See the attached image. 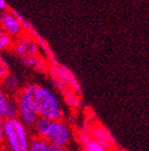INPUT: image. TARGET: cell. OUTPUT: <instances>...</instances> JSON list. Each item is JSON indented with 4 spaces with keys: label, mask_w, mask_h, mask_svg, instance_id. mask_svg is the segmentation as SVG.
Wrapping results in <instances>:
<instances>
[{
    "label": "cell",
    "mask_w": 149,
    "mask_h": 151,
    "mask_svg": "<svg viewBox=\"0 0 149 151\" xmlns=\"http://www.w3.org/2000/svg\"><path fill=\"white\" fill-rule=\"evenodd\" d=\"M22 90L39 116L50 121H61L64 119L65 111L57 96L49 88L42 85L29 83L22 86Z\"/></svg>",
    "instance_id": "obj_1"
},
{
    "label": "cell",
    "mask_w": 149,
    "mask_h": 151,
    "mask_svg": "<svg viewBox=\"0 0 149 151\" xmlns=\"http://www.w3.org/2000/svg\"><path fill=\"white\" fill-rule=\"evenodd\" d=\"M31 139L28 127L20 119H5L4 146L1 151H29Z\"/></svg>",
    "instance_id": "obj_2"
},
{
    "label": "cell",
    "mask_w": 149,
    "mask_h": 151,
    "mask_svg": "<svg viewBox=\"0 0 149 151\" xmlns=\"http://www.w3.org/2000/svg\"><path fill=\"white\" fill-rule=\"evenodd\" d=\"M12 52L22 59L40 54V43L35 34L24 33L20 37L15 39Z\"/></svg>",
    "instance_id": "obj_3"
},
{
    "label": "cell",
    "mask_w": 149,
    "mask_h": 151,
    "mask_svg": "<svg viewBox=\"0 0 149 151\" xmlns=\"http://www.w3.org/2000/svg\"><path fill=\"white\" fill-rule=\"evenodd\" d=\"M45 139L49 144L68 147L72 141V131L64 120L52 121L49 133Z\"/></svg>",
    "instance_id": "obj_4"
},
{
    "label": "cell",
    "mask_w": 149,
    "mask_h": 151,
    "mask_svg": "<svg viewBox=\"0 0 149 151\" xmlns=\"http://www.w3.org/2000/svg\"><path fill=\"white\" fill-rule=\"evenodd\" d=\"M15 100H16L17 105H18V111H19L18 118L25 124V126L33 129L35 122H37L40 116H39V113L37 112V110L33 108V106L31 104V102L28 101V99L26 98L22 88L15 96Z\"/></svg>",
    "instance_id": "obj_5"
},
{
    "label": "cell",
    "mask_w": 149,
    "mask_h": 151,
    "mask_svg": "<svg viewBox=\"0 0 149 151\" xmlns=\"http://www.w3.org/2000/svg\"><path fill=\"white\" fill-rule=\"evenodd\" d=\"M0 28L4 31L14 39H17L25 33V28L20 21L19 14L13 9H7L5 12L0 13Z\"/></svg>",
    "instance_id": "obj_6"
},
{
    "label": "cell",
    "mask_w": 149,
    "mask_h": 151,
    "mask_svg": "<svg viewBox=\"0 0 149 151\" xmlns=\"http://www.w3.org/2000/svg\"><path fill=\"white\" fill-rule=\"evenodd\" d=\"M89 133H90V135L94 139L99 142L100 144H102L103 146H105L107 149H110V150L111 149H114L116 147V141H115L112 133L104 126L100 125V124L93 126V128L89 131Z\"/></svg>",
    "instance_id": "obj_7"
},
{
    "label": "cell",
    "mask_w": 149,
    "mask_h": 151,
    "mask_svg": "<svg viewBox=\"0 0 149 151\" xmlns=\"http://www.w3.org/2000/svg\"><path fill=\"white\" fill-rule=\"evenodd\" d=\"M77 139H78L79 143L82 145V148H84L87 151H110V149H107L99 142L94 139L90 135V133L84 130L78 132Z\"/></svg>",
    "instance_id": "obj_8"
},
{
    "label": "cell",
    "mask_w": 149,
    "mask_h": 151,
    "mask_svg": "<svg viewBox=\"0 0 149 151\" xmlns=\"http://www.w3.org/2000/svg\"><path fill=\"white\" fill-rule=\"evenodd\" d=\"M0 85H1V87L4 90L5 93L9 97H15L22 88L20 86V81H19L18 77L12 73L0 83Z\"/></svg>",
    "instance_id": "obj_9"
},
{
    "label": "cell",
    "mask_w": 149,
    "mask_h": 151,
    "mask_svg": "<svg viewBox=\"0 0 149 151\" xmlns=\"http://www.w3.org/2000/svg\"><path fill=\"white\" fill-rule=\"evenodd\" d=\"M23 65L31 69H35L38 71H47L49 69V65L47 64L46 60L41 55H35L28 58H22L20 59Z\"/></svg>",
    "instance_id": "obj_10"
},
{
    "label": "cell",
    "mask_w": 149,
    "mask_h": 151,
    "mask_svg": "<svg viewBox=\"0 0 149 151\" xmlns=\"http://www.w3.org/2000/svg\"><path fill=\"white\" fill-rule=\"evenodd\" d=\"M51 124L52 121L40 116L37 122H35V126L33 127L35 137H41V139H46V137L49 133V130H50V127H51Z\"/></svg>",
    "instance_id": "obj_11"
},
{
    "label": "cell",
    "mask_w": 149,
    "mask_h": 151,
    "mask_svg": "<svg viewBox=\"0 0 149 151\" xmlns=\"http://www.w3.org/2000/svg\"><path fill=\"white\" fill-rule=\"evenodd\" d=\"M15 39L0 28V52L12 50Z\"/></svg>",
    "instance_id": "obj_12"
},
{
    "label": "cell",
    "mask_w": 149,
    "mask_h": 151,
    "mask_svg": "<svg viewBox=\"0 0 149 151\" xmlns=\"http://www.w3.org/2000/svg\"><path fill=\"white\" fill-rule=\"evenodd\" d=\"M29 151H49V143L45 139L33 135L31 139Z\"/></svg>",
    "instance_id": "obj_13"
},
{
    "label": "cell",
    "mask_w": 149,
    "mask_h": 151,
    "mask_svg": "<svg viewBox=\"0 0 149 151\" xmlns=\"http://www.w3.org/2000/svg\"><path fill=\"white\" fill-rule=\"evenodd\" d=\"M63 94L69 106L73 107V108H77V107L80 106L82 102H80V99H79V94H77L76 92H74L71 89H68Z\"/></svg>",
    "instance_id": "obj_14"
},
{
    "label": "cell",
    "mask_w": 149,
    "mask_h": 151,
    "mask_svg": "<svg viewBox=\"0 0 149 151\" xmlns=\"http://www.w3.org/2000/svg\"><path fill=\"white\" fill-rule=\"evenodd\" d=\"M11 73V69H9V64L6 61L1 52H0V83L2 82L7 76Z\"/></svg>",
    "instance_id": "obj_15"
},
{
    "label": "cell",
    "mask_w": 149,
    "mask_h": 151,
    "mask_svg": "<svg viewBox=\"0 0 149 151\" xmlns=\"http://www.w3.org/2000/svg\"><path fill=\"white\" fill-rule=\"evenodd\" d=\"M9 98L11 97L5 93L4 90L1 87V85H0V116H3V114H4V111L7 106V103L9 101Z\"/></svg>",
    "instance_id": "obj_16"
},
{
    "label": "cell",
    "mask_w": 149,
    "mask_h": 151,
    "mask_svg": "<svg viewBox=\"0 0 149 151\" xmlns=\"http://www.w3.org/2000/svg\"><path fill=\"white\" fill-rule=\"evenodd\" d=\"M4 122L5 119L0 116V150H2L4 146Z\"/></svg>",
    "instance_id": "obj_17"
},
{
    "label": "cell",
    "mask_w": 149,
    "mask_h": 151,
    "mask_svg": "<svg viewBox=\"0 0 149 151\" xmlns=\"http://www.w3.org/2000/svg\"><path fill=\"white\" fill-rule=\"evenodd\" d=\"M49 151H68L67 147L58 146V145L49 144Z\"/></svg>",
    "instance_id": "obj_18"
},
{
    "label": "cell",
    "mask_w": 149,
    "mask_h": 151,
    "mask_svg": "<svg viewBox=\"0 0 149 151\" xmlns=\"http://www.w3.org/2000/svg\"><path fill=\"white\" fill-rule=\"evenodd\" d=\"M9 9V6H7L6 0H0V13L5 12Z\"/></svg>",
    "instance_id": "obj_19"
},
{
    "label": "cell",
    "mask_w": 149,
    "mask_h": 151,
    "mask_svg": "<svg viewBox=\"0 0 149 151\" xmlns=\"http://www.w3.org/2000/svg\"><path fill=\"white\" fill-rule=\"evenodd\" d=\"M110 151H122V150H118V149H116V148H114V149H111Z\"/></svg>",
    "instance_id": "obj_20"
},
{
    "label": "cell",
    "mask_w": 149,
    "mask_h": 151,
    "mask_svg": "<svg viewBox=\"0 0 149 151\" xmlns=\"http://www.w3.org/2000/svg\"><path fill=\"white\" fill-rule=\"evenodd\" d=\"M78 151H87V150H86V149H84V148H82V149H79Z\"/></svg>",
    "instance_id": "obj_21"
}]
</instances>
